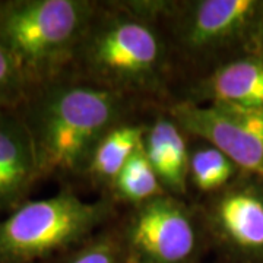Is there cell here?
I'll return each instance as SVG.
<instances>
[{
  "instance_id": "6da1fadb",
  "label": "cell",
  "mask_w": 263,
  "mask_h": 263,
  "mask_svg": "<svg viewBox=\"0 0 263 263\" xmlns=\"http://www.w3.org/2000/svg\"><path fill=\"white\" fill-rule=\"evenodd\" d=\"M124 94L60 78L34 86L21 107L41 177L85 173L98 142L117 126Z\"/></svg>"
},
{
  "instance_id": "7a4b0ae2",
  "label": "cell",
  "mask_w": 263,
  "mask_h": 263,
  "mask_svg": "<svg viewBox=\"0 0 263 263\" xmlns=\"http://www.w3.org/2000/svg\"><path fill=\"white\" fill-rule=\"evenodd\" d=\"M94 15V3L85 0L0 2V46L34 88L73 62Z\"/></svg>"
},
{
  "instance_id": "3957f363",
  "label": "cell",
  "mask_w": 263,
  "mask_h": 263,
  "mask_svg": "<svg viewBox=\"0 0 263 263\" xmlns=\"http://www.w3.org/2000/svg\"><path fill=\"white\" fill-rule=\"evenodd\" d=\"M73 62L91 84L124 94L154 88L165 62L157 29L135 6L108 12L91 21Z\"/></svg>"
},
{
  "instance_id": "277c9868",
  "label": "cell",
  "mask_w": 263,
  "mask_h": 263,
  "mask_svg": "<svg viewBox=\"0 0 263 263\" xmlns=\"http://www.w3.org/2000/svg\"><path fill=\"white\" fill-rule=\"evenodd\" d=\"M108 211L105 202H85L69 190L27 200L0 221V263H27L78 245Z\"/></svg>"
},
{
  "instance_id": "5b68a950",
  "label": "cell",
  "mask_w": 263,
  "mask_h": 263,
  "mask_svg": "<svg viewBox=\"0 0 263 263\" xmlns=\"http://www.w3.org/2000/svg\"><path fill=\"white\" fill-rule=\"evenodd\" d=\"M168 116L184 133L219 149L241 168L263 179V108L228 104H174Z\"/></svg>"
},
{
  "instance_id": "8992f818",
  "label": "cell",
  "mask_w": 263,
  "mask_h": 263,
  "mask_svg": "<svg viewBox=\"0 0 263 263\" xmlns=\"http://www.w3.org/2000/svg\"><path fill=\"white\" fill-rule=\"evenodd\" d=\"M124 240L135 263H187L196 249V227L187 208L165 193L138 205Z\"/></svg>"
},
{
  "instance_id": "52a82bcc",
  "label": "cell",
  "mask_w": 263,
  "mask_h": 263,
  "mask_svg": "<svg viewBox=\"0 0 263 263\" xmlns=\"http://www.w3.org/2000/svg\"><path fill=\"white\" fill-rule=\"evenodd\" d=\"M180 6L174 21L181 47L190 53H215L245 34L262 5L256 0H197Z\"/></svg>"
},
{
  "instance_id": "ba28073f",
  "label": "cell",
  "mask_w": 263,
  "mask_h": 263,
  "mask_svg": "<svg viewBox=\"0 0 263 263\" xmlns=\"http://www.w3.org/2000/svg\"><path fill=\"white\" fill-rule=\"evenodd\" d=\"M40 179L37 152L27 123L16 110H0V211L24 205Z\"/></svg>"
},
{
  "instance_id": "9c48e42d",
  "label": "cell",
  "mask_w": 263,
  "mask_h": 263,
  "mask_svg": "<svg viewBox=\"0 0 263 263\" xmlns=\"http://www.w3.org/2000/svg\"><path fill=\"white\" fill-rule=\"evenodd\" d=\"M208 222L227 246L245 253L263 252V190L250 184L230 186L211 202Z\"/></svg>"
},
{
  "instance_id": "30bf717a",
  "label": "cell",
  "mask_w": 263,
  "mask_h": 263,
  "mask_svg": "<svg viewBox=\"0 0 263 263\" xmlns=\"http://www.w3.org/2000/svg\"><path fill=\"white\" fill-rule=\"evenodd\" d=\"M199 101L228 104L243 108H263V56L230 60L196 88Z\"/></svg>"
},
{
  "instance_id": "8fae6325",
  "label": "cell",
  "mask_w": 263,
  "mask_h": 263,
  "mask_svg": "<svg viewBox=\"0 0 263 263\" xmlns=\"http://www.w3.org/2000/svg\"><path fill=\"white\" fill-rule=\"evenodd\" d=\"M143 145L164 190L183 195L187 187L190 155L179 124L170 116L158 117L145 132Z\"/></svg>"
},
{
  "instance_id": "7c38bea8",
  "label": "cell",
  "mask_w": 263,
  "mask_h": 263,
  "mask_svg": "<svg viewBox=\"0 0 263 263\" xmlns=\"http://www.w3.org/2000/svg\"><path fill=\"white\" fill-rule=\"evenodd\" d=\"M145 138V129L135 124H117L104 135L92 152L85 174L111 186L133 152Z\"/></svg>"
},
{
  "instance_id": "4fadbf2b",
  "label": "cell",
  "mask_w": 263,
  "mask_h": 263,
  "mask_svg": "<svg viewBox=\"0 0 263 263\" xmlns=\"http://www.w3.org/2000/svg\"><path fill=\"white\" fill-rule=\"evenodd\" d=\"M111 187L119 199L135 205H142L154 197L165 195L160 179L148 158L143 142L136 148L119 173Z\"/></svg>"
},
{
  "instance_id": "5bb4252c",
  "label": "cell",
  "mask_w": 263,
  "mask_h": 263,
  "mask_svg": "<svg viewBox=\"0 0 263 263\" xmlns=\"http://www.w3.org/2000/svg\"><path fill=\"white\" fill-rule=\"evenodd\" d=\"M235 165L227 155L215 146L205 143L190 154L189 181L205 193H215L227 187L234 176Z\"/></svg>"
},
{
  "instance_id": "9a60e30c",
  "label": "cell",
  "mask_w": 263,
  "mask_h": 263,
  "mask_svg": "<svg viewBox=\"0 0 263 263\" xmlns=\"http://www.w3.org/2000/svg\"><path fill=\"white\" fill-rule=\"evenodd\" d=\"M29 85L13 57L0 46V110H16L28 98Z\"/></svg>"
},
{
  "instance_id": "2e32d148",
  "label": "cell",
  "mask_w": 263,
  "mask_h": 263,
  "mask_svg": "<svg viewBox=\"0 0 263 263\" xmlns=\"http://www.w3.org/2000/svg\"><path fill=\"white\" fill-rule=\"evenodd\" d=\"M126 250L111 235H100L85 243L66 263H124Z\"/></svg>"
}]
</instances>
